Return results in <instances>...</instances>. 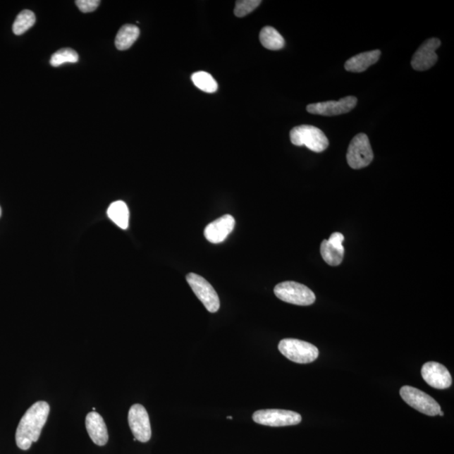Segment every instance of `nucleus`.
Returning <instances> with one entry per match:
<instances>
[{
	"label": "nucleus",
	"mask_w": 454,
	"mask_h": 454,
	"mask_svg": "<svg viewBox=\"0 0 454 454\" xmlns=\"http://www.w3.org/2000/svg\"><path fill=\"white\" fill-rule=\"evenodd\" d=\"M50 413L46 401H37L24 414L16 429V441L21 450H28L40 438Z\"/></svg>",
	"instance_id": "f257e3e1"
},
{
	"label": "nucleus",
	"mask_w": 454,
	"mask_h": 454,
	"mask_svg": "<svg viewBox=\"0 0 454 454\" xmlns=\"http://www.w3.org/2000/svg\"><path fill=\"white\" fill-rule=\"evenodd\" d=\"M290 141L295 146H305L315 152L325 151L329 146V141L324 133L316 126L302 125L291 130Z\"/></svg>",
	"instance_id": "f03ea898"
},
{
	"label": "nucleus",
	"mask_w": 454,
	"mask_h": 454,
	"mask_svg": "<svg viewBox=\"0 0 454 454\" xmlns=\"http://www.w3.org/2000/svg\"><path fill=\"white\" fill-rule=\"evenodd\" d=\"M282 355L296 364H309L317 360L319 350L313 344L298 339L287 338L278 343Z\"/></svg>",
	"instance_id": "7ed1b4c3"
},
{
	"label": "nucleus",
	"mask_w": 454,
	"mask_h": 454,
	"mask_svg": "<svg viewBox=\"0 0 454 454\" xmlns=\"http://www.w3.org/2000/svg\"><path fill=\"white\" fill-rule=\"evenodd\" d=\"M274 294L283 302L296 305H311L316 301V295L308 287L294 281L278 283L274 288Z\"/></svg>",
	"instance_id": "20e7f679"
},
{
	"label": "nucleus",
	"mask_w": 454,
	"mask_h": 454,
	"mask_svg": "<svg viewBox=\"0 0 454 454\" xmlns=\"http://www.w3.org/2000/svg\"><path fill=\"white\" fill-rule=\"evenodd\" d=\"M374 159L372 147L366 134H357L349 144L347 160L348 164L353 169H360L367 167Z\"/></svg>",
	"instance_id": "39448f33"
},
{
	"label": "nucleus",
	"mask_w": 454,
	"mask_h": 454,
	"mask_svg": "<svg viewBox=\"0 0 454 454\" xmlns=\"http://www.w3.org/2000/svg\"><path fill=\"white\" fill-rule=\"evenodd\" d=\"M400 395L410 407L427 416H438L442 410L440 405L431 396L417 388L403 386L400 388Z\"/></svg>",
	"instance_id": "423d86ee"
},
{
	"label": "nucleus",
	"mask_w": 454,
	"mask_h": 454,
	"mask_svg": "<svg viewBox=\"0 0 454 454\" xmlns=\"http://www.w3.org/2000/svg\"><path fill=\"white\" fill-rule=\"evenodd\" d=\"M252 419L257 424L274 427L298 425L302 421L299 413L278 409L257 410Z\"/></svg>",
	"instance_id": "0eeeda50"
},
{
	"label": "nucleus",
	"mask_w": 454,
	"mask_h": 454,
	"mask_svg": "<svg viewBox=\"0 0 454 454\" xmlns=\"http://www.w3.org/2000/svg\"><path fill=\"white\" fill-rule=\"evenodd\" d=\"M187 282L198 299L209 312L216 313L220 308V299L216 291L207 279L200 275L190 273L186 276Z\"/></svg>",
	"instance_id": "6e6552de"
},
{
	"label": "nucleus",
	"mask_w": 454,
	"mask_h": 454,
	"mask_svg": "<svg viewBox=\"0 0 454 454\" xmlns=\"http://www.w3.org/2000/svg\"><path fill=\"white\" fill-rule=\"evenodd\" d=\"M128 422L135 439L147 443L151 439L152 429L149 416L145 407L140 404L133 405L128 414Z\"/></svg>",
	"instance_id": "1a4fd4ad"
},
{
	"label": "nucleus",
	"mask_w": 454,
	"mask_h": 454,
	"mask_svg": "<svg viewBox=\"0 0 454 454\" xmlns=\"http://www.w3.org/2000/svg\"><path fill=\"white\" fill-rule=\"evenodd\" d=\"M357 103V99L355 96H348V97L340 99L338 102L331 100V102L309 104L307 110L313 115L339 116L350 112L355 108Z\"/></svg>",
	"instance_id": "9d476101"
},
{
	"label": "nucleus",
	"mask_w": 454,
	"mask_h": 454,
	"mask_svg": "<svg viewBox=\"0 0 454 454\" xmlns=\"http://www.w3.org/2000/svg\"><path fill=\"white\" fill-rule=\"evenodd\" d=\"M440 46L441 41L438 38H431L427 40L413 55L412 68L417 71H427L434 67L438 60L436 51L438 49Z\"/></svg>",
	"instance_id": "9b49d317"
},
{
	"label": "nucleus",
	"mask_w": 454,
	"mask_h": 454,
	"mask_svg": "<svg viewBox=\"0 0 454 454\" xmlns=\"http://www.w3.org/2000/svg\"><path fill=\"white\" fill-rule=\"evenodd\" d=\"M422 376L430 386L438 390L452 386V376L446 367L436 362H429L422 366Z\"/></svg>",
	"instance_id": "f8f14e48"
},
{
	"label": "nucleus",
	"mask_w": 454,
	"mask_h": 454,
	"mask_svg": "<svg viewBox=\"0 0 454 454\" xmlns=\"http://www.w3.org/2000/svg\"><path fill=\"white\" fill-rule=\"evenodd\" d=\"M235 224V221L233 216H221L205 227L204 237L211 243L218 244L224 242L234 230Z\"/></svg>",
	"instance_id": "ddd939ff"
},
{
	"label": "nucleus",
	"mask_w": 454,
	"mask_h": 454,
	"mask_svg": "<svg viewBox=\"0 0 454 454\" xmlns=\"http://www.w3.org/2000/svg\"><path fill=\"white\" fill-rule=\"evenodd\" d=\"M85 425L90 438L96 445L104 446L108 443L107 427L99 413L92 412L87 415Z\"/></svg>",
	"instance_id": "4468645a"
},
{
	"label": "nucleus",
	"mask_w": 454,
	"mask_h": 454,
	"mask_svg": "<svg viewBox=\"0 0 454 454\" xmlns=\"http://www.w3.org/2000/svg\"><path fill=\"white\" fill-rule=\"evenodd\" d=\"M381 51L379 50L366 51L363 52V54H357L347 61L346 63H345V69L348 72L363 73L370 66L376 63L379 58H381Z\"/></svg>",
	"instance_id": "2eb2a0df"
},
{
	"label": "nucleus",
	"mask_w": 454,
	"mask_h": 454,
	"mask_svg": "<svg viewBox=\"0 0 454 454\" xmlns=\"http://www.w3.org/2000/svg\"><path fill=\"white\" fill-rule=\"evenodd\" d=\"M140 30L137 25H125L118 32L116 37V47L118 50L129 49L139 37Z\"/></svg>",
	"instance_id": "dca6fc26"
},
{
	"label": "nucleus",
	"mask_w": 454,
	"mask_h": 454,
	"mask_svg": "<svg viewBox=\"0 0 454 454\" xmlns=\"http://www.w3.org/2000/svg\"><path fill=\"white\" fill-rule=\"evenodd\" d=\"M107 215L120 228H128L130 213L128 205L124 202L118 200L112 203L108 209Z\"/></svg>",
	"instance_id": "f3484780"
},
{
	"label": "nucleus",
	"mask_w": 454,
	"mask_h": 454,
	"mask_svg": "<svg viewBox=\"0 0 454 454\" xmlns=\"http://www.w3.org/2000/svg\"><path fill=\"white\" fill-rule=\"evenodd\" d=\"M259 40L262 45L272 51L281 50L286 44L285 39L271 26H265L262 29Z\"/></svg>",
	"instance_id": "a211bd4d"
},
{
	"label": "nucleus",
	"mask_w": 454,
	"mask_h": 454,
	"mask_svg": "<svg viewBox=\"0 0 454 454\" xmlns=\"http://www.w3.org/2000/svg\"><path fill=\"white\" fill-rule=\"evenodd\" d=\"M321 254L327 264L338 266L343 260L344 250L331 246L327 240H323L321 244Z\"/></svg>",
	"instance_id": "6ab92c4d"
},
{
	"label": "nucleus",
	"mask_w": 454,
	"mask_h": 454,
	"mask_svg": "<svg viewBox=\"0 0 454 454\" xmlns=\"http://www.w3.org/2000/svg\"><path fill=\"white\" fill-rule=\"evenodd\" d=\"M191 80L199 90L205 92V93H215L218 89L215 78L207 72L200 71L195 73L192 75Z\"/></svg>",
	"instance_id": "aec40b11"
},
{
	"label": "nucleus",
	"mask_w": 454,
	"mask_h": 454,
	"mask_svg": "<svg viewBox=\"0 0 454 454\" xmlns=\"http://www.w3.org/2000/svg\"><path fill=\"white\" fill-rule=\"evenodd\" d=\"M35 23H36V16L34 13L29 10L23 11L17 16L15 23L13 24V32L16 36H20L26 30L32 28Z\"/></svg>",
	"instance_id": "412c9836"
},
{
	"label": "nucleus",
	"mask_w": 454,
	"mask_h": 454,
	"mask_svg": "<svg viewBox=\"0 0 454 454\" xmlns=\"http://www.w3.org/2000/svg\"><path fill=\"white\" fill-rule=\"evenodd\" d=\"M78 62V54L71 48H64L52 54L50 63L51 66L59 67L64 63H76Z\"/></svg>",
	"instance_id": "4be33fe9"
},
{
	"label": "nucleus",
	"mask_w": 454,
	"mask_h": 454,
	"mask_svg": "<svg viewBox=\"0 0 454 454\" xmlns=\"http://www.w3.org/2000/svg\"><path fill=\"white\" fill-rule=\"evenodd\" d=\"M261 3L260 0H239L235 2L234 14L238 17L246 16L259 7Z\"/></svg>",
	"instance_id": "5701e85b"
},
{
	"label": "nucleus",
	"mask_w": 454,
	"mask_h": 454,
	"mask_svg": "<svg viewBox=\"0 0 454 454\" xmlns=\"http://www.w3.org/2000/svg\"><path fill=\"white\" fill-rule=\"evenodd\" d=\"M76 6L82 13L93 12L99 6V0H77Z\"/></svg>",
	"instance_id": "b1692460"
},
{
	"label": "nucleus",
	"mask_w": 454,
	"mask_h": 454,
	"mask_svg": "<svg viewBox=\"0 0 454 454\" xmlns=\"http://www.w3.org/2000/svg\"><path fill=\"white\" fill-rule=\"evenodd\" d=\"M331 246L339 248V250H344L343 243L344 242V235L340 233H334L331 235L330 238L327 240Z\"/></svg>",
	"instance_id": "393cba45"
},
{
	"label": "nucleus",
	"mask_w": 454,
	"mask_h": 454,
	"mask_svg": "<svg viewBox=\"0 0 454 454\" xmlns=\"http://www.w3.org/2000/svg\"><path fill=\"white\" fill-rule=\"evenodd\" d=\"M438 415H440V416H442V417H443L444 414H443V412H442V410H441V412H439V414H438Z\"/></svg>",
	"instance_id": "a878e982"
},
{
	"label": "nucleus",
	"mask_w": 454,
	"mask_h": 454,
	"mask_svg": "<svg viewBox=\"0 0 454 454\" xmlns=\"http://www.w3.org/2000/svg\"><path fill=\"white\" fill-rule=\"evenodd\" d=\"M1 215H2V209H1V207H0V216H1Z\"/></svg>",
	"instance_id": "bb28decb"
},
{
	"label": "nucleus",
	"mask_w": 454,
	"mask_h": 454,
	"mask_svg": "<svg viewBox=\"0 0 454 454\" xmlns=\"http://www.w3.org/2000/svg\"><path fill=\"white\" fill-rule=\"evenodd\" d=\"M227 418L231 419H231H233V417H227Z\"/></svg>",
	"instance_id": "cd10ccee"
}]
</instances>
